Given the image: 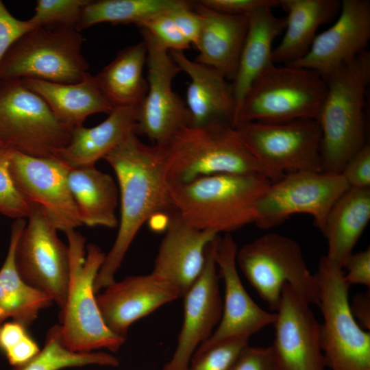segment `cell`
Segmentation results:
<instances>
[{
  "label": "cell",
  "instance_id": "cell-1",
  "mask_svg": "<svg viewBox=\"0 0 370 370\" xmlns=\"http://www.w3.org/2000/svg\"><path fill=\"white\" fill-rule=\"evenodd\" d=\"M118 182L121 218L115 241L97 275V294L114 280V275L143 225L156 214L174 212L158 147L143 143L130 133L104 158Z\"/></svg>",
  "mask_w": 370,
  "mask_h": 370
},
{
  "label": "cell",
  "instance_id": "cell-2",
  "mask_svg": "<svg viewBox=\"0 0 370 370\" xmlns=\"http://www.w3.org/2000/svg\"><path fill=\"white\" fill-rule=\"evenodd\" d=\"M158 147L169 184L217 174L260 173L271 180L269 172L227 121L184 126Z\"/></svg>",
  "mask_w": 370,
  "mask_h": 370
},
{
  "label": "cell",
  "instance_id": "cell-3",
  "mask_svg": "<svg viewBox=\"0 0 370 370\" xmlns=\"http://www.w3.org/2000/svg\"><path fill=\"white\" fill-rule=\"evenodd\" d=\"M271 183L260 173L217 174L168 184V188L175 211L184 220L219 234L254 223L258 201Z\"/></svg>",
  "mask_w": 370,
  "mask_h": 370
},
{
  "label": "cell",
  "instance_id": "cell-4",
  "mask_svg": "<svg viewBox=\"0 0 370 370\" xmlns=\"http://www.w3.org/2000/svg\"><path fill=\"white\" fill-rule=\"evenodd\" d=\"M326 90L317 121L322 172L341 173L365 143L364 108L370 81L367 50L325 79Z\"/></svg>",
  "mask_w": 370,
  "mask_h": 370
},
{
  "label": "cell",
  "instance_id": "cell-5",
  "mask_svg": "<svg viewBox=\"0 0 370 370\" xmlns=\"http://www.w3.org/2000/svg\"><path fill=\"white\" fill-rule=\"evenodd\" d=\"M69 254V281L66 297L60 314L64 343L75 352H88L100 349L117 352L125 338L112 332L99 308L94 282L106 254L73 230L65 233Z\"/></svg>",
  "mask_w": 370,
  "mask_h": 370
},
{
  "label": "cell",
  "instance_id": "cell-6",
  "mask_svg": "<svg viewBox=\"0 0 370 370\" xmlns=\"http://www.w3.org/2000/svg\"><path fill=\"white\" fill-rule=\"evenodd\" d=\"M325 90V81L319 73L273 63L248 89L234 111L232 125L317 120Z\"/></svg>",
  "mask_w": 370,
  "mask_h": 370
},
{
  "label": "cell",
  "instance_id": "cell-7",
  "mask_svg": "<svg viewBox=\"0 0 370 370\" xmlns=\"http://www.w3.org/2000/svg\"><path fill=\"white\" fill-rule=\"evenodd\" d=\"M83 38L75 27H36L9 49L0 64V81L34 79L60 84L82 81L88 64Z\"/></svg>",
  "mask_w": 370,
  "mask_h": 370
},
{
  "label": "cell",
  "instance_id": "cell-8",
  "mask_svg": "<svg viewBox=\"0 0 370 370\" xmlns=\"http://www.w3.org/2000/svg\"><path fill=\"white\" fill-rule=\"evenodd\" d=\"M236 264L271 310H277L286 284L310 304L319 306L317 280L295 240L277 233L263 234L237 250Z\"/></svg>",
  "mask_w": 370,
  "mask_h": 370
},
{
  "label": "cell",
  "instance_id": "cell-9",
  "mask_svg": "<svg viewBox=\"0 0 370 370\" xmlns=\"http://www.w3.org/2000/svg\"><path fill=\"white\" fill-rule=\"evenodd\" d=\"M71 130L22 79L0 81V141L3 146L33 158L58 159L70 141Z\"/></svg>",
  "mask_w": 370,
  "mask_h": 370
},
{
  "label": "cell",
  "instance_id": "cell-10",
  "mask_svg": "<svg viewBox=\"0 0 370 370\" xmlns=\"http://www.w3.org/2000/svg\"><path fill=\"white\" fill-rule=\"evenodd\" d=\"M314 275L320 291L321 346L326 366L332 370H370V334L352 313L343 268L322 256Z\"/></svg>",
  "mask_w": 370,
  "mask_h": 370
},
{
  "label": "cell",
  "instance_id": "cell-11",
  "mask_svg": "<svg viewBox=\"0 0 370 370\" xmlns=\"http://www.w3.org/2000/svg\"><path fill=\"white\" fill-rule=\"evenodd\" d=\"M272 182L285 174L321 171V130L316 119L250 122L234 126Z\"/></svg>",
  "mask_w": 370,
  "mask_h": 370
},
{
  "label": "cell",
  "instance_id": "cell-12",
  "mask_svg": "<svg viewBox=\"0 0 370 370\" xmlns=\"http://www.w3.org/2000/svg\"><path fill=\"white\" fill-rule=\"evenodd\" d=\"M349 186L341 173L298 171L271 182L258 201L254 222L275 227L291 215L308 214L322 232L332 206Z\"/></svg>",
  "mask_w": 370,
  "mask_h": 370
},
{
  "label": "cell",
  "instance_id": "cell-13",
  "mask_svg": "<svg viewBox=\"0 0 370 370\" xmlns=\"http://www.w3.org/2000/svg\"><path fill=\"white\" fill-rule=\"evenodd\" d=\"M147 47L148 90L136 107L134 132L154 145H164L180 129L190 123L188 110L173 90L172 82L181 72L169 51L145 29H140Z\"/></svg>",
  "mask_w": 370,
  "mask_h": 370
},
{
  "label": "cell",
  "instance_id": "cell-14",
  "mask_svg": "<svg viewBox=\"0 0 370 370\" xmlns=\"http://www.w3.org/2000/svg\"><path fill=\"white\" fill-rule=\"evenodd\" d=\"M29 205L28 222L16 248V268L26 283L47 294L61 309L69 281L68 245L40 210Z\"/></svg>",
  "mask_w": 370,
  "mask_h": 370
},
{
  "label": "cell",
  "instance_id": "cell-15",
  "mask_svg": "<svg viewBox=\"0 0 370 370\" xmlns=\"http://www.w3.org/2000/svg\"><path fill=\"white\" fill-rule=\"evenodd\" d=\"M70 167L59 159L30 157L12 151L10 171L27 201L64 233L82 225L68 184Z\"/></svg>",
  "mask_w": 370,
  "mask_h": 370
},
{
  "label": "cell",
  "instance_id": "cell-16",
  "mask_svg": "<svg viewBox=\"0 0 370 370\" xmlns=\"http://www.w3.org/2000/svg\"><path fill=\"white\" fill-rule=\"evenodd\" d=\"M310 305L288 284L284 286L271 346L278 370H324L326 366L321 324Z\"/></svg>",
  "mask_w": 370,
  "mask_h": 370
},
{
  "label": "cell",
  "instance_id": "cell-17",
  "mask_svg": "<svg viewBox=\"0 0 370 370\" xmlns=\"http://www.w3.org/2000/svg\"><path fill=\"white\" fill-rule=\"evenodd\" d=\"M216 238L206 248L201 273L183 296L184 319L177 346L162 370H186L197 348L210 338L220 322L223 301L214 258Z\"/></svg>",
  "mask_w": 370,
  "mask_h": 370
},
{
  "label": "cell",
  "instance_id": "cell-18",
  "mask_svg": "<svg viewBox=\"0 0 370 370\" xmlns=\"http://www.w3.org/2000/svg\"><path fill=\"white\" fill-rule=\"evenodd\" d=\"M237 250L230 234L217 236L214 258L225 287L223 312L217 329L200 347L234 338L250 337L275 321V312L262 309L245 290L237 270Z\"/></svg>",
  "mask_w": 370,
  "mask_h": 370
},
{
  "label": "cell",
  "instance_id": "cell-19",
  "mask_svg": "<svg viewBox=\"0 0 370 370\" xmlns=\"http://www.w3.org/2000/svg\"><path fill=\"white\" fill-rule=\"evenodd\" d=\"M369 38V1L343 0L336 21L316 36L303 58L286 65L313 70L325 80L366 51Z\"/></svg>",
  "mask_w": 370,
  "mask_h": 370
},
{
  "label": "cell",
  "instance_id": "cell-20",
  "mask_svg": "<svg viewBox=\"0 0 370 370\" xmlns=\"http://www.w3.org/2000/svg\"><path fill=\"white\" fill-rule=\"evenodd\" d=\"M219 234L197 229L174 211L166 227L152 273L166 282L180 297L201 273L208 245Z\"/></svg>",
  "mask_w": 370,
  "mask_h": 370
},
{
  "label": "cell",
  "instance_id": "cell-21",
  "mask_svg": "<svg viewBox=\"0 0 370 370\" xmlns=\"http://www.w3.org/2000/svg\"><path fill=\"white\" fill-rule=\"evenodd\" d=\"M178 297L172 287L152 272L114 281L96 295L106 325L123 338L135 321Z\"/></svg>",
  "mask_w": 370,
  "mask_h": 370
},
{
  "label": "cell",
  "instance_id": "cell-22",
  "mask_svg": "<svg viewBox=\"0 0 370 370\" xmlns=\"http://www.w3.org/2000/svg\"><path fill=\"white\" fill-rule=\"evenodd\" d=\"M169 53L180 71L190 79L186 103L190 125L201 126L219 120L232 124L236 106L225 77L212 67L190 60L184 51H169Z\"/></svg>",
  "mask_w": 370,
  "mask_h": 370
},
{
  "label": "cell",
  "instance_id": "cell-23",
  "mask_svg": "<svg viewBox=\"0 0 370 370\" xmlns=\"http://www.w3.org/2000/svg\"><path fill=\"white\" fill-rule=\"evenodd\" d=\"M193 9L201 19L195 61L212 67L227 80L234 79L248 27V16H233L211 10L198 1Z\"/></svg>",
  "mask_w": 370,
  "mask_h": 370
},
{
  "label": "cell",
  "instance_id": "cell-24",
  "mask_svg": "<svg viewBox=\"0 0 370 370\" xmlns=\"http://www.w3.org/2000/svg\"><path fill=\"white\" fill-rule=\"evenodd\" d=\"M22 80L45 100L56 118L70 130L82 126L91 114H108L114 108L102 92L95 76L89 73L82 81L74 84L34 79Z\"/></svg>",
  "mask_w": 370,
  "mask_h": 370
},
{
  "label": "cell",
  "instance_id": "cell-25",
  "mask_svg": "<svg viewBox=\"0 0 370 370\" xmlns=\"http://www.w3.org/2000/svg\"><path fill=\"white\" fill-rule=\"evenodd\" d=\"M136 123V107L114 108L108 116L92 127L71 130L69 144L58 159L70 168L95 166L132 132Z\"/></svg>",
  "mask_w": 370,
  "mask_h": 370
},
{
  "label": "cell",
  "instance_id": "cell-26",
  "mask_svg": "<svg viewBox=\"0 0 370 370\" xmlns=\"http://www.w3.org/2000/svg\"><path fill=\"white\" fill-rule=\"evenodd\" d=\"M272 9L261 8L248 16L237 70L230 84L235 110L254 80L273 64V42L285 29L286 19L275 16Z\"/></svg>",
  "mask_w": 370,
  "mask_h": 370
},
{
  "label": "cell",
  "instance_id": "cell-27",
  "mask_svg": "<svg viewBox=\"0 0 370 370\" xmlns=\"http://www.w3.org/2000/svg\"><path fill=\"white\" fill-rule=\"evenodd\" d=\"M280 6L287 12L286 31L280 43L273 49L272 61L275 64H290L306 54L318 28L340 11L341 3L336 0H280Z\"/></svg>",
  "mask_w": 370,
  "mask_h": 370
},
{
  "label": "cell",
  "instance_id": "cell-28",
  "mask_svg": "<svg viewBox=\"0 0 370 370\" xmlns=\"http://www.w3.org/2000/svg\"><path fill=\"white\" fill-rule=\"evenodd\" d=\"M26 223L24 219L13 223L8 254L0 269V325L11 318L28 328L42 310L53 303L47 294L26 283L16 268V248Z\"/></svg>",
  "mask_w": 370,
  "mask_h": 370
},
{
  "label": "cell",
  "instance_id": "cell-29",
  "mask_svg": "<svg viewBox=\"0 0 370 370\" xmlns=\"http://www.w3.org/2000/svg\"><path fill=\"white\" fill-rule=\"evenodd\" d=\"M68 184L82 225L114 228L119 194L113 178L95 166L70 168Z\"/></svg>",
  "mask_w": 370,
  "mask_h": 370
},
{
  "label": "cell",
  "instance_id": "cell-30",
  "mask_svg": "<svg viewBox=\"0 0 370 370\" xmlns=\"http://www.w3.org/2000/svg\"><path fill=\"white\" fill-rule=\"evenodd\" d=\"M370 219V188H349L334 203L322 234L330 260L343 268Z\"/></svg>",
  "mask_w": 370,
  "mask_h": 370
},
{
  "label": "cell",
  "instance_id": "cell-31",
  "mask_svg": "<svg viewBox=\"0 0 370 370\" xmlns=\"http://www.w3.org/2000/svg\"><path fill=\"white\" fill-rule=\"evenodd\" d=\"M147 47L143 40L120 50L95 77L113 108L137 107L148 90L143 76Z\"/></svg>",
  "mask_w": 370,
  "mask_h": 370
},
{
  "label": "cell",
  "instance_id": "cell-32",
  "mask_svg": "<svg viewBox=\"0 0 370 370\" xmlns=\"http://www.w3.org/2000/svg\"><path fill=\"white\" fill-rule=\"evenodd\" d=\"M186 0H99L84 8L76 29L81 31L101 23L134 24L138 27L156 14L181 8H193Z\"/></svg>",
  "mask_w": 370,
  "mask_h": 370
},
{
  "label": "cell",
  "instance_id": "cell-33",
  "mask_svg": "<svg viewBox=\"0 0 370 370\" xmlns=\"http://www.w3.org/2000/svg\"><path fill=\"white\" fill-rule=\"evenodd\" d=\"M119 360L104 352H75L64 343L61 326L56 324L49 329L43 347L26 363L12 370H61L96 365L117 367Z\"/></svg>",
  "mask_w": 370,
  "mask_h": 370
},
{
  "label": "cell",
  "instance_id": "cell-34",
  "mask_svg": "<svg viewBox=\"0 0 370 370\" xmlns=\"http://www.w3.org/2000/svg\"><path fill=\"white\" fill-rule=\"evenodd\" d=\"M249 337L225 340L211 346L197 347L186 370H230Z\"/></svg>",
  "mask_w": 370,
  "mask_h": 370
},
{
  "label": "cell",
  "instance_id": "cell-35",
  "mask_svg": "<svg viewBox=\"0 0 370 370\" xmlns=\"http://www.w3.org/2000/svg\"><path fill=\"white\" fill-rule=\"evenodd\" d=\"M90 0H38L34 15L28 19L32 25H49L75 27Z\"/></svg>",
  "mask_w": 370,
  "mask_h": 370
},
{
  "label": "cell",
  "instance_id": "cell-36",
  "mask_svg": "<svg viewBox=\"0 0 370 370\" xmlns=\"http://www.w3.org/2000/svg\"><path fill=\"white\" fill-rule=\"evenodd\" d=\"M13 150L0 146V213L10 218H27L31 206L14 185L10 171Z\"/></svg>",
  "mask_w": 370,
  "mask_h": 370
},
{
  "label": "cell",
  "instance_id": "cell-37",
  "mask_svg": "<svg viewBox=\"0 0 370 370\" xmlns=\"http://www.w3.org/2000/svg\"><path fill=\"white\" fill-rule=\"evenodd\" d=\"M169 12L151 16L145 21L138 28L147 31L169 51H184L190 48V43L180 32Z\"/></svg>",
  "mask_w": 370,
  "mask_h": 370
},
{
  "label": "cell",
  "instance_id": "cell-38",
  "mask_svg": "<svg viewBox=\"0 0 370 370\" xmlns=\"http://www.w3.org/2000/svg\"><path fill=\"white\" fill-rule=\"evenodd\" d=\"M341 174L349 188H370V147L368 144L347 162Z\"/></svg>",
  "mask_w": 370,
  "mask_h": 370
},
{
  "label": "cell",
  "instance_id": "cell-39",
  "mask_svg": "<svg viewBox=\"0 0 370 370\" xmlns=\"http://www.w3.org/2000/svg\"><path fill=\"white\" fill-rule=\"evenodd\" d=\"M34 27L29 20L12 16L0 0V64L11 46Z\"/></svg>",
  "mask_w": 370,
  "mask_h": 370
},
{
  "label": "cell",
  "instance_id": "cell-40",
  "mask_svg": "<svg viewBox=\"0 0 370 370\" xmlns=\"http://www.w3.org/2000/svg\"><path fill=\"white\" fill-rule=\"evenodd\" d=\"M203 5L214 11L233 16H249L264 7L280 6V0H201Z\"/></svg>",
  "mask_w": 370,
  "mask_h": 370
},
{
  "label": "cell",
  "instance_id": "cell-41",
  "mask_svg": "<svg viewBox=\"0 0 370 370\" xmlns=\"http://www.w3.org/2000/svg\"><path fill=\"white\" fill-rule=\"evenodd\" d=\"M230 370H278L271 347L249 345L240 353Z\"/></svg>",
  "mask_w": 370,
  "mask_h": 370
},
{
  "label": "cell",
  "instance_id": "cell-42",
  "mask_svg": "<svg viewBox=\"0 0 370 370\" xmlns=\"http://www.w3.org/2000/svg\"><path fill=\"white\" fill-rule=\"evenodd\" d=\"M343 268L347 271L344 274L345 282L351 284L370 286V249L352 253L345 260Z\"/></svg>",
  "mask_w": 370,
  "mask_h": 370
},
{
  "label": "cell",
  "instance_id": "cell-43",
  "mask_svg": "<svg viewBox=\"0 0 370 370\" xmlns=\"http://www.w3.org/2000/svg\"><path fill=\"white\" fill-rule=\"evenodd\" d=\"M169 14L183 36L197 47L201 29V19L193 7L175 9L169 11Z\"/></svg>",
  "mask_w": 370,
  "mask_h": 370
},
{
  "label": "cell",
  "instance_id": "cell-44",
  "mask_svg": "<svg viewBox=\"0 0 370 370\" xmlns=\"http://www.w3.org/2000/svg\"><path fill=\"white\" fill-rule=\"evenodd\" d=\"M39 351L38 343L28 334L20 342L4 353L9 363L13 367H16L30 360Z\"/></svg>",
  "mask_w": 370,
  "mask_h": 370
},
{
  "label": "cell",
  "instance_id": "cell-45",
  "mask_svg": "<svg viewBox=\"0 0 370 370\" xmlns=\"http://www.w3.org/2000/svg\"><path fill=\"white\" fill-rule=\"evenodd\" d=\"M28 334L27 328L15 321L7 322L1 325L0 348L3 352H6L20 342Z\"/></svg>",
  "mask_w": 370,
  "mask_h": 370
},
{
  "label": "cell",
  "instance_id": "cell-46",
  "mask_svg": "<svg viewBox=\"0 0 370 370\" xmlns=\"http://www.w3.org/2000/svg\"><path fill=\"white\" fill-rule=\"evenodd\" d=\"M352 313L362 325V329L370 328V295L369 291L356 295L352 304L349 303Z\"/></svg>",
  "mask_w": 370,
  "mask_h": 370
},
{
  "label": "cell",
  "instance_id": "cell-47",
  "mask_svg": "<svg viewBox=\"0 0 370 370\" xmlns=\"http://www.w3.org/2000/svg\"><path fill=\"white\" fill-rule=\"evenodd\" d=\"M2 145H2L1 142L0 141V146H2Z\"/></svg>",
  "mask_w": 370,
  "mask_h": 370
},
{
  "label": "cell",
  "instance_id": "cell-48",
  "mask_svg": "<svg viewBox=\"0 0 370 370\" xmlns=\"http://www.w3.org/2000/svg\"></svg>",
  "mask_w": 370,
  "mask_h": 370
}]
</instances>
